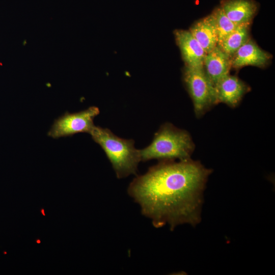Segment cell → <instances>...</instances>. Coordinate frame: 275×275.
<instances>
[{
    "mask_svg": "<svg viewBox=\"0 0 275 275\" xmlns=\"http://www.w3.org/2000/svg\"><path fill=\"white\" fill-rule=\"evenodd\" d=\"M212 171L200 162L162 160L137 175L128 187L129 196L153 225L195 226L201 221L203 193Z\"/></svg>",
    "mask_w": 275,
    "mask_h": 275,
    "instance_id": "6da1fadb",
    "label": "cell"
},
{
    "mask_svg": "<svg viewBox=\"0 0 275 275\" xmlns=\"http://www.w3.org/2000/svg\"><path fill=\"white\" fill-rule=\"evenodd\" d=\"M195 144L187 131L165 123L154 134L151 144L139 149L141 161L152 159L185 160L190 159Z\"/></svg>",
    "mask_w": 275,
    "mask_h": 275,
    "instance_id": "7a4b0ae2",
    "label": "cell"
},
{
    "mask_svg": "<svg viewBox=\"0 0 275 275\" xmlns=\"http://www.w3.org/2000/svg\"><path fill=\"white\" fill-rule=\"evenodd\" d=\"M90 134L105 152L118 178L136 174L141 161L134 140L120 138L110 129L95 125Z\"/></svg>",
    "mask_w": 275,
    "mask_h": 275,
    "instance_id": "3957f363",
    "label": "cell"
},
{
    "mask_svg": "<svg viewBox=\"0 0 275 275\" xmlns=\"http://www.w3.org/2000/svg\"><path fill=\"white\" fill-rule=\"evenodd\" d=\"M183 81L192 99L197 117H201L217 103L214 87L203 67L186 66Z\"/></svg>",
    "mask_w": 275,
    "mask_h": 275,
    "instance_id": "277c9868",
    "label": "cell"
},
{
    "mask_svg": "<svg viewBox=\"0 0 275 275\" xmlns=\"http://www.w3.org/2000/svg\"><path fill=\"white\" fill-rule=\"evenodd\" d=\"M99 113V108L95 106L77 113H66L54 121L48 135L58 139L81 132L90 134L95 126L94 119Z\"/></svg>",
    "mask_w": 275,
    "mask_h": 275,
    "instance_id": "5b68a950",
    "label": "cell"
},
{
    "mask_svg": "<svg viewBox=\"0 0 275 275\" xmlns=\"http://www.w3.org/2000/svg\"><path fill=\"white\" fill-rule=\"evenodd\" d=\"M272 58L270 53L261 48L250 38L231 57V67L239 69L246 66H254L265 68Z\"/></svg>",
    "mask_w": 275,
    "mask_h": 275,
    "instance_id": "8992f818",
    "label": "cell"
},
{
    "mask_svg": "<svg viewBox=\"0 0 275 275\" xmlns=\"http://www.w3.org/2000/svg\"><path fill=\"white\" fill-rule=\"evenodd\" d=\"M174 34L185 65L192 67H203L206 53L190 31L176 30Z\"/></svg>",
    "mask_w": 275,
    "mask_h": 275,
    "instance_id": "52a82bcc",
    "label": "cell"
},
{
    "mask_svg": "<svg viewBox=\"0 0 275 275\" xmlns=\"http://www.w3.org/2000/svg\"><path fill=\"white\" fill-rule=\"evenodd\" d=\"M250 90V87L238 77L228 74L215 87L217 103L235 107Z\"/></svg>",
    "mask_w": 275,
    "mask_h": 275,
    "instance_id": "ba28073f",
    "label": "cell"
},
{
    "mask_svg": "<svg viewBox=\"0 0 275 275\" xmlns=\"http://www.w3.org/2000/svg\"><path fill=\"white\" fill-rule=\"evenodd\" d=\"M219 7L236 25L251 24L259 9L255 0H222Z\"/></svg>",
    "mask_w": 275,
    "mask_h": 275,
    "instance_id": "9c48e42d",
    "label": "cell"
},
{
    "mask_svg": "<svg viewBox=\"0 0 275 275\" xmlns=\"http://www.w3.org/2000/svg\"><path fill=\"white\" fill-rule=\"evenodd\" d=\"M231 68V58L217 46L206 53L203 68L214 88L223 78L229 74Z\"/></svg>",
    "mask_w": 275,
    "mask_h": 275,
    "instance_id": "30bf717a",
    "label": "cell"
},
{
    "mask_svg": "<svg viewBox=\"0 0 275 275\" xmlns=\"http://www.w3.org/2000/svg\"><path fill=\"white\" fill-rule=\"evenodd\" d=\"M189 31L206 53L210 52L217 46V34L211 13L197 20Z\"/></svg>",
    "mask_w": 275,
    "mask_h": 275,
    "instance_id": "8fae6325",
    "label": "cell"
},
{
    "mask_svg": "<svg viewBox=\"0 0 275 275\" xmlns=\"http://www.w3.org/2000/svg\"><path fill=\"white\" fill-rule=\"evenodd\" d=\"M251 24L238 25L219 45H217L230 58L250 37Z\"/></svg>",
    "mask_w": 275,
    "mask_h": 275,
    "instance_id": "7c38bea8",
    "label": "cell"
},
{
    "mask_svg": "<svg viewBox=\"0 0 275 275\" xmlns=\"http://www.w3.org/2000/svg\"><path fill=\"white\" fill-rule=\"evenodd\" d=\"M217 34V45H219L238 26L235 24L218 6L211 12Z\"/></svg>",
    "mask_w": 275,
    "mask_h": 275,
    "instance_id": "4fadbf2b",
    "label": "cell"
}]
</instances>
